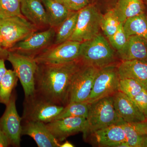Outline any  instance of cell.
I'll use <instances>...</instances> for the list:
<instances>
[{
    "mask_svg": "<svg viewBox=\"0 0 147 147\" xmlns=\"http://www.w3.org/2000/svg\"><path fill=\"white\" fill-rule=\"evenodd\" d=\"M74 147V145L72 144L71 143H70L68 141H65L64 143L60 145V147Z\"/></svg>",
    "mask_w": 147,
    "mask_h": 147,
    "instance_id": "obj_36",
    "label": "cell"
},
{
    "mask_svg": "<svg viewBox=\"0 0 147 147\" xmlns=\"http://www.w3.org/2000/svg\"><path fill=\"white\" fill-rule=\"evenodd\" d=\"M123 27L127 37L136 36L147 41V16L144 13L128 18Z\"/></svg>",
    "mask_w": 147,
    "mask_h": 147,
    "instance_id": "obj_23",
    "label": "cell"
},
{
    "mask_svg": "<svg viewBox=\"0 0 147 147\" xmlns=\"http://www.w3.org/2000/svg\"><path fill=\"white\" fill-rule=\"evenodd\" d=\"M110 45L102 35L98 34L92 39L81 43L79 59L84 64L98 69L118 65L120 63L118 62L119 58Z\"/></svg>",
    "mask_w": 147,
    "mask_h": 147,
    "instance_id": "obj_2",
    "label": "cell"
},
{
    "mask_svg": "<svg viewBox=\"0 0 147 147\" xmlns=\"http://www.w3.org/2000/svg\"><path fill=\"white\" fill-rule=\"evenodd\" d=\"M71 11H79L90 4L92 0H57Z\"/></svg>",
    "mask_w": 147,
    "mask_h": 147,
    "instance_id": "obj_31",
    "label": "cell"
},
{
    "mask_svg": "<svg viewBox=\"0 0 147 147\" xmlns=\"http://www.w3.org/2000/svg\"><path fill=\"white\" fill-rule=\"evenodd\" d=\"M113 9L123 24L128 18L144 13L145 6L143 0H119Z\"/></svg>",
    "mask_w": 147,
    "mask_h": 147,
    "instance_id": "obj_21",
    "label": "cell"
},
{
    "mask_svg": "<svg viewBox=\"0 0 147 147\" xmlns=\"http://www.w3.org/2000/svg\"><path fill=\"white\" fill-rule=\"evenodd\" d=\"M117 65H110L99 69L95 79L87 103L91 104L119 91L120 78Z\"/></svg>",
    "mask_w": 147,
    "mask_h": 147,
    "instance_id": "obj_9",
    "label": "cell"
},
{
    "mask_svg": "<svg viewBox=\"0 0 147 147\" xmlns=\"http://www.w3.org/2000/svg\"><path fill=\"white\" fill-rule=\"evenodd\" d=\"M117 71L120 79H134L147 89V61H121L117 65Z\"/></svg>",
    "mask_w": 147,
    "mask_h": 147,
    "instance_id": "obj_18",
    "label": "cell"
},
{
    "mask_svg": "<svg viewBox=\"0 0 147 147\" xmlns=\"http://www.w3.org/2000/svg\"><path fill=\"white\" fill-rule=\"evenodd\" d=\"M10 146L8 137L0 126V147H7Z\"/></svg>",
    "mask_w": 147,
    "mask_h": 147,
    "instance_id": "obj_33",
    "label": "cell"
},
{
    "mask_svg": "<svg viewBox=\"0 0 147 147\" xmlns=\"http://www.w3.org/2000/svg\"><path fill=\"white\" fill-rule=\"evenodd\" d=\"M145 88L147 89L144 85L134 79H120L119 91L123 92L131 99Z\"/></svg>",
    "mask_w": 147,
    "mask_h": 147,
    "instance_id": "obj_29",
    "label": "cell"
},
{
    "mask_svg": "<svg viewBox=\"0 0 147 147\" xmlns=\"http://www.w3.org/2000/svg\"><path fill=\"white\" fill-rule=\"evenodd\" d=\"M98 70L92 66L83 64L71 80L67 94V105L71 102L87 101Z\"/></svg>",
    "mask_w": 147,
    "mask_h": 147,
    "instance_id": "obj_8",
    "label": "cell"
},
{
    "mask_svg": "<svg viewBox=\"0 0 147 147\" xmlns=\"http://www.w3.org/2000/svg\"><path fill=\"white\" fill-rule=\"evenodd\" d=\"M46 11L49 27L56 29L68 16L69 11L57 0H41Z\"/></svg>",
    "mask_w": 147,
    "mask_h": 147,
    "instance_id": "obj_22",
    "label": "cell"
},
{
    "mask_svg": "<svg viewBox=\"0 0 147 147\" xmlns=\"http://www.w3.org/2000/svg\"><path fill=\"white\" fill-rule=\"evenodd\" d=\"M18 80L14 70L7 69L0 84V103L5 105L7 104Z\"/></svg>",
    "mask_w": 147,
    "mask_h": 147,
    "instance_id": "obj_25",
    "label": "cell"
},
{
    "mask_svg": "<svg viewBox=\"0 0 147 147\" xmlns=\"http://www.w3.org/2000/svg\"><path fill=\"white\" fill-rule=\"evenodd\" d=\"M124 122L115 110L112 96L103 98L90 104L83 137L86 140L98 130Z\"/></svg>",
    "mask_w": 147,
    "mask_h": 147,
    "instance_id": "obj_3",
    "label": "cell"
},
{
    "mask_svg": "<svg viewBox=\"0 0 147 147\" xmlns=\"http://www.w3.org/2000/svg\"><path fill=\"white\" fill-rule=\"evenodd\" d=\"M122 123L113 125L98 130L91 134L86 140L92 137L98 146L117 147L119 144L126 141V134Z\"/></svg>",
    "mask_w": 147,
    "mask_h": 147,
    "instance_id": "obj_16",
    "label": "cell"
},
{
    "mask_svg": "<svg viewBox=\"0 0 147 147\" xmlns=\"http://www.w3.org/2000/svg\"><path fill=\"white\" fill-rule=\"evenodd\" d=\"M120 24L112 8L102 16L100 23V29H102L104 34L108 38L117 31Z\"/></svg>",
    "mask_w": 147,
    "mask_h": 147,
    "instance_id": "obj_27",
    "label": "cell"
},
{
    "mask_svg": "<svg viewBox=\"0 0 147 147\" xmlns=\"http://www.w3.org/2000/svg\"><path fill=\"white\" fill-rule=\"evenodd\" d=\"M56 31L49 27L43 31L35 32L26 39L20 41L9 51L34 58L54 44Z\"/></svg>",
    "mask_w": 147,
    "mask_h": 147,
    "instance_id": "obj_11",
    "label": "cell"
},
{
    "mask_svg": "<svg viewBox=\"0 0 147 147\" xmlns=\"http://www.w3.org/2000/svg\"><path fill=\"white\" fill-rule=\"evenodd\" d=\"M83 64L79 59L59 64H38L35 92L52 103L64 107L72 78Z\"/></svg>",
    "mask_w": 147,
    "mask_h": 147,
    "instance_id": "obj_1",
    "label": "cell"
},
{
    "mask_svg": "<svg viewBox=\"0 0 147 147\" xmlns=\"http://www.w3.org/2000/svg\"><path fill=\"white\" fill-rule=\"evenodd\" d=\"M121 61L140 60L147 61V41L136 36L128 37L125 45L117 51Z\"/></svg>",
    "mask_w": 147,
    "mask_h": 147,
    "instance_id": "obj_19",
    "label": "cell"
},
{
    "mask_svg": "<svg viewBox=\"0 0 147 147\" xmlns=\"http://www.w3.org/2000/svg\"><path fill=\"white\" fill-rule=\"evenodd\" d=\"M78 14V11H70L65 20L55 29L53 45L61 44L69 40L75 30Z\"/></svg>",
    "mask_w": 147,
    "mask_h": 147,
    "instance_id": "obj_24",
    "label": "cell"
},
{
    "mask_svg": "<svg viewBox=\"0 0 147 147\" xmlns=\"http://www.w3.org/2000/svg\"><path fill=\"white\" fill-rule=\"evenodd\" d=\"M21 10L22 15L38 29L49 27L47 13L41 0H21Z\"/></svg>",
    "mask_w": 147,
    "mask_h": 147,
    "instance_id": "obj_17",
    "label": "cell"
},
{
    "mask_svg": "<svg viewBox=\"0 0 147 147\" xmlns=\"http://www.w3.org/2000/svg\"><path fill=\"white\" fill-rule=\"evenodd\" d=\"M7 60L11 64L24 89L25 97L35 93V75L38 64L34 58L9 51Z\"/></svg>",
    "mask_w": 147,
    "mask_h": 147,
    "instance_id": "obj_7",
    "label": "cell"
},
{
    "mask_svg": "<svg viewBox=\"0 0 147 147\" xmlns=\"http://www.w3.org/2000/svg\"><path fill=\"white\" fill-rule=\"evenodd\" d=\"M32 137L38 147H60L61 144L48 130L45 123L22 121V136Z\"/></svg>",
    "mask_w": 147,
    "mask_h": 147,
    "instance_id": "obj_15",
    "label": "cell"
},
{
    "mask_svg": "<svg viewBox=\"0 0 147 147\" xmlns=\"http://www.w3.org/2000/svg\"><path fill=\"white\" fill-rule=\"evenodd\" d=\"M86 124V119L72 117L58 119L45 123L48 130L59 142L67 137L84 132Z\"/></svg>",
    "mask_w": 147,
    "mask_h": 147,
    "instance_id": "obj_13",
    "label": "cell"
},
{
    "mask_svg": "<svg viewBox=\"0 0 147 147\" xmlns=\"http://www.w3.org/2000/svg\"><path fill=\"white\" fill-rule=\"evenodd\" d=\"M106 1L108 2H110L111 3V4L113 5L114 4V5H115L117 2L119 1V0H105Z\"/></svg>",
    "mask_w": 147,
    "mask_h": 147,
    "instance_id": "obj_37",
    "label": "cell"
},
{
    "mask_svg": "<svg viewBox=\"0 0 147 147\" xmlns=\"http://www.w3.org/2000/svg\"><path fill=\"white\" fill-rule=\"evenodd\" d=\"M129 147H147V120L122 123Z\"/></svg>",
    "mask_w": 147,
    "mask_h": 147,
    "instance_id": "obj_20",
    "label": "cell"
},
{
    "mask_svg": "<svg viewBox=\"0 0 147 147\" xmlns=\"http://www.w3.org/2000/svg\"><path fill=\"white\" fill-rule=\"evenodd\" d=\"M146 3H147V0H146Z\"/></svg>",
    "mask_w": 147,
    "mask_h": 147,
    "instance_id": "obj_38",
    "label": "cell"
},
{
    "mask_svg": "<svg viewBox=\"0 0 147 147\" xmlns=\"http://www.w3.org/2000/svg\"><path fill=\"white\" fill-rule=\"evenodd\" d=\"M81 42L67 40L53 45L34 58L38 64H59L79 59Z\"/></svg>",
    "mask_w": 147,
    "mask_h": 147,
    "instance_id": "obj_10",
    "label": "cell"
},
{
    "mask_svg": "<svg viewBox=\"0 0 147 147\" xmlns=\"http://www.w3.org/2000/svg\"><path fill=\"white\" fill-rule=\"evenodd\" d=\"M38 30L23 15L0 19L1 44L4 48L9 50Z\"/></svg>",
    "mask_w": 147,
    "mask_h": 147,
    "instance_id": "obj_4",
    "label": "cell"
},
{
    "mask_svg": "<svg viewBox=\"0 0 147 147\" xmlns=\"http://www.w3.org/2000/svg\"><path fill=\"white\" fill-rule=\"evenodd\" d=\"M5 61L3 59H0V84L7 70L5 63Z\"/></svg>",
    "mask_w": 147,
    "mask_h": 147,
    "instance_id": "obj_34",
    "label": "cell"
},
{
    "mask_svg": "<svg viewBox=\"0 0 147 147\" xmlns=\"http://www.w3.org/2000/svg\"><path fill=\"white\" fill-rule=\"evenodd\" d=\"M78 13L75 30L69 40L82 43L92 39L99 34L103 15L91 4L80 9Z\"/></svg>",
    "mask_w": 147,
    "mask_h": 147,
    "instance_id": "obj_6",
    "label": "cell"
},
{
    "mask_svg": "<svg viewBox=\"0 0 147 147\" xmlns=\"http://www.w3.org/2000/svg\"><path fill=\"white\" fill-rule=\"evenodd\" d=\"M63 108L64 106L52 103L35 92L33 94L25 97L22 121L48 123L54 120Z\"/></svg>",
    "mask_w": 147,
    "mask_h": 147,
    "instance_id": "obj_5",
    "label": "cell"
},
{
    "mask_svg": "<svg viewBox=\"0 0 147 147\" xmlns=\"http://www.w3.org/2000/svg\"><path fill=\"white\" fill-rule=\"evenodd\" d=\"M22 15L21 0H0V19Z\"/></svg>",
    "mask_w": 147,
    "mask_h": 147,
    "instance_id": "obj_28",
    "label": "cell"
},
{
    "mask_svg": "<svg viewBox=\"0 0 147 147\" xmlns=\"http://www.w3.org/2000/svg\"><path fill=\"white\" fill-rule=\"evenodd\" d=\"M9 51L5 49L2 46L0 40V59H3L5 60H7Z\"/></svg>",
    "mask_w": 147,
    "mask_h": 147,
    "instance_id": "obj_35",
    "label": "cell"
},
{
    "mask_svg": "<svg viewBox=\"0 0 147 147\" xmlns=\"http://www.w3.org/2000/svg\"><path fill=\"white\" fill-rule=\"evenodd\" d=\"M112 97L115 110L125 122L137 123L147 120L134 101L123 92L118 91Z\"/></svg>",
    "mask_w": 147,
    "mask_h": 147,
    "instance_id": "obj_14",
    "label": "cell"
},
{
    "mask_svg": "<svg viewBox=\"0 0 147 147\" xmlns=\"http://www.w3.org/2000/svg\"><path fill=\"white\" fill-rule=\"evenodd\" d=\"M90 104L86 102H71L64 107L63 110L55 119L67 117H79L86 119L88 114Z\"/></svg>",
    "mask_w": 147,
    "mask_h": 147,
    "instance_id": "obj_26",
    "label": "cell"
},
{
    "mask_svg": "<svg viewBox=\"0 0 147 147\" xmlns=\"http://www.w3.org/2000/svg\"><path fill=\"white\" fill-rule=\"evenodd\" d=\"M127 38L128 37L124 30L123 24L121 23L117 31L112 36L108 38V39L110 45L117 51H119L125 45Z\"/></svg>",
    "mask_w": 147,
    "mask_h": 147,
    "instance_id": "obj_30",
    "label": "cell"
},
{
    "mask_svg": "<svg viewBox=\"0 0 147 147\" xmlns=\"http://www.w3.org/2000/svg\"><path fill=\"white\" fill-rule=\"evenodd\" d=\"M132 100L147 119V89H144Z\"/></svg>",
    "mask_w": 147,
    "mask_h": 147,
    "instance_id": "obj_32",
    "label": "cell"
},
{
    "mask_svg": "<svg viewBox=\"0 0 147 147\" xmlns=\"http://www.w3.org/2000/svg\"><path fill=\"white\" fill-rule=\"evenodd\" d=\"M17 96L15 89L6 105L4 113L0 118V126L8 137L10 146L19 147L22 136V120L16 107Z\"/></svg>",
    "mask_w": 147,
    "mask_h": 147,
    "instance_id": "obj_12",
    "label": "cell"
}]
</instances>
